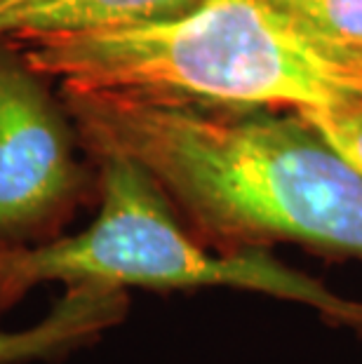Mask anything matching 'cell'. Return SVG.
I'll return each instance as SVG.
<instances>
[{
  "label": "cell",
  "mask_w": 362,
  "mask_h": 364,
  "mask_svg": "<svg viewBox=\"0 0 362 364\" xmlns=\"http://www.w3.org/2000/svg\"><path fill=\"white\" fill-rule=\"evenodd\" d=\"M92 158L137 162L221 254L287 242L362 261V174L297 108L210 106L59 85Z\"/></svg>",
  "instance_id": "6da1fadb"
},
{
  "label": "cell",
  "mask_w": 362,
  "mask_h": 364,
  "mask_svg": "<svg viewBox=\"0 0 362 364\" xmlns=\"http://www.w3.org/2000/svg\"><path fill=\"white\" fill-rule=\"evenodd\" d=\"M7 41L66 87L210 106H362V59L271 0H196L160 19Z\"/></svg>",
  "instance_id": "7a4b0ae2"
},
{
  "label": "cell",
  "mask_w": 362,
  "mask_h": 364,
  "mask_svg": "<svg viewBox=\"0 0 362 364\" xmlns=\"http://www.w3.org/2000/svg\"><path fill=\"white\" fill-rule=\"evenodd\" d=\"M97 165L99 214L87 228L45 245L0 250V311L45 282L158 291L226 287L308 306L325 322L362 336V301L339 296L268 250H210L183 226L160 186L137 162L104 156Z\"/></svg>",
  "instance_id": "3957f363"
},
{
  "label": "cell",
  "mask_w": 362,
  "mask_h": 364,
  "mask_svg": "<svg viewBox=\"0 0 362 364\" xmlns=\"http://www.w3.org/2000/svg\"><path fill=\"white\" fill-rule=\"evenodd\" d=\"M48 80L0 38V250L59 237L85 193L78 136Z\"/></svg>",
  "instance_id": "277c9868"
},
{
  "label": "cell",
  "mask_w": 362,
  "mask_h": 364,
  "mask_svg": "<svg viewBox=\"0 0 362 364\" xmlns=\"http://www.w3.org/2000/svg\"><path fill=\"white\" fill-rule=\"evenodd\" d=\"M127 306V291L118 287H66L64 296L38 324L19 331H0V364L64 360L118 324Z\"/></svg>",
  "instance_id": "5b68a950"
},
{
  "label": "cell",
  "mask_w": 362,
  "mask_h": 364,
  "mask_svg": "<svg viewBox=\"0 0 362 364\" xmlns=\"http://www.w3.org/2000/svg\"><path fill=\"white\" fill-rule=\"evenodd\" d=\"M196 0H0V38L137 24L183 12Z\"/></svg>",
  "instance_id": "8992f818"
},
{
  "label": "cell",
  "mask_w": 362,
  "mask_h": 364,
  "mask_svg": "<svg viewBox=\"0 0 362 364\" xmlns=\"http://www.w3.org/2000/svg\"><path fill=\"white\" fill-rule=\"evenodd\" d=\"M336 48L362 59V0H271Z\"/></svg>",
  "instance_id": "52a82bcc"
},
{
  "label": "cell",
  "mask_w": 362,
  "mask_h": 364,
  "mask_svg": "<svg viewBox=\"0 0 362 364\" xmlns=\"http://www.w3.org/2000/svg\"><path fill=\"white\" fill-rule=\"evenodd\" d=\"M311 125L362 174V106L304 108Z\"/></svg>",
  "instance_id": "ba28073f"
}]
</instances>
